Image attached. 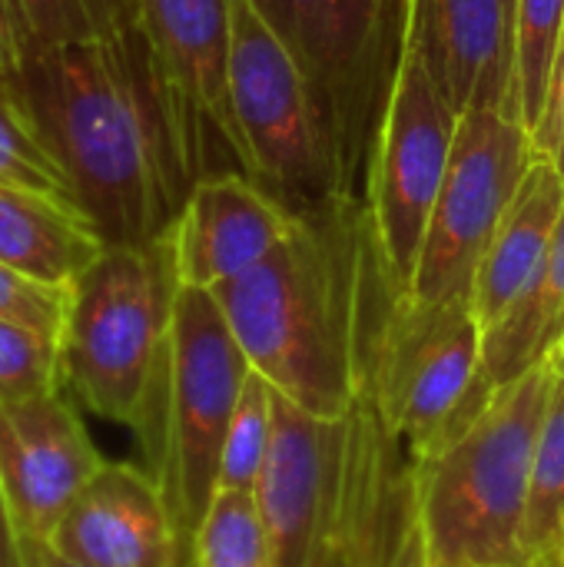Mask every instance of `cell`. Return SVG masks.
I'll return each mask as SVG.
<instances>
[{"label":"cell","instance_id":"obj_1","mask_svg":"<svg viewBox=\"0 0 564 567\" xmlns=\"http://www.w3.org/2000/svg\"><path fill=\"white\" fill-rule=\"evenodd\" d=\"M70 193L106 246L170 233L216 143L166 83L136 17L27 53L17 76Z\"/></svg>","mask_w":564,"mask_h":567},{"label":"cell","instance_id":"obj_2","mask_svg":"<svg viewBox=\"0 0 564 567\" xmlns=\"http://www.w3.org/2000/svg\"><path fill=\"white\" fill-rule=\"evenodd\" d=\"M362 203L302 213L253 269L209 289L243 349L279 395L322 419L356 402V286Z\"/></svg>","mask_w":564,"mask_h":567},{"label":"cell","instance_id":"obj_3","mask_svg":"<svg viewBox=\"0 0 564 567\" xmlns=\"http://www.w3.org/2000/svg\"><path fill=\"white\" fill-rule=\"evenodd\" d=\"M485 332L469 302H422L386 266L366 206L356 286V385L389 435L422 462L492 392Z\"/></svg>","mask_w":564,"mask_h":567},{"label":"cell","instance_id":"obj_4","mask_svg":"<svg viewBox=\"0 0 564 567\" xmlns=\"http://www.w3.org/2000/svg\"><path fill=\"white\" fill-rule=\"evenodd\" d=\"M552 359L485 402L412 465L422 567H525L529 482Z\"/></svg>","mask_w":564,"mask_h":567},{"label":"cell","instance_id":"obj_5","mask_svg":"<svg viewBox=\"0 0 564 567\" xmlns=\"http://www.w3.org/2000/svg\"><path fill=\"white\" fill-rule=\"evenodd\" d=\"M180 286L173 233L106 246L70 286L60 336V389L96 419L136 429L146 455L160 429Z\"/></svg>","mask_w":564,"mask_h":567},{"label":"cell","instance_id":"obj_6","mask_svg":"<svg viewBox=\"0 0 564 567\" xmlns=\"http://www.w3.org/2000/svg\"><path fill=\"white\" fill-rule=\"evenodd\" d=\"M253 365L243 355L216 296L180 286L170 326L160 432L150 452L180 548V567H193L196 532L219 488V462L239 392Z\"/></svg>","mask_w":564,"mask_h":567},{"label":"cell","instance_id":"obj_7","mask_svg":"<svg viewBox=\"0 0 564 567\" xmlns=\"http://www.w3.org/2000/svg\"><path fill=\"white\" fill-rule=\"evenodd\" d=\"M253 7L312 90L339 196L362 203L372 140L406 47L409 0H253Z\"/></svg>","mask_w":564,"mask_h":567},{"label":"cell","instance_id":"obj_8","mask_svg":"<svg viewBox=\"0 0 564 567\" xmlns=\"http://www.w3.org/2000/svg\"><path fill=\"white\" fill-rule=\"evenodd\" d=\"M229 103L253 179L299 216L342 199L312 90L253 0H233Z\"/></svg>","mask_w":564,"mask_h":567},{"label":"cell","instance_id":"obj_9","mask_svg":"<svg viewBox=\"0 0 564 567\" xmlns=\"http://www.w3.org/2000/svg\"><path fill=\"white\" fill-rule=\"evenodd\" d=\"M535 156L532 133L512 113L472 106L459 116L449 169L409 282L416 299L472 306L479 262Z\"/></svg>","mask_w":564,"mask_h":567},{"label":"cell","instance_id":"obj_10","mask_svg":"<svg viewBox=\"0 0 564 567\" xmlns=\"http://www.w3.org/2000/svg\"><path fill=\"white\" fill-rule=\"evenodd\" d=\"M459 113L406 43L366 173V216L392 276L409 289L449 169Z\"/></svg>","mask_w":564,"mask_h":567},{"label":"cell","instance_id":"obj_11","mask_svg":"<svg viewBox=\"0 0 564 567\" xmlns=\"http://www.w3.org/2000/svg\"><path fill=\"white\" fill-rule=\"evenodd\" d=\"M416 542L412 458L359 389L342 468L302 567H392Z\"/></svg>","mask_w":564,"mask_h":567},{"label":"cell","instance_id":"obj_12","mask_svg":"<svg viewBox=\"0 0 564 567\" xmlns=\"http://www.w3.org/2000/svg\"><path fill=\"white\" fill-rule=\"evenodd\" d=\"M103 465L63 389L0 409V492L17 535L50 542L66 508Z\"/></svg>","mask_w":564,"mask_h":567},{"label":"cell","instance_id":"obj_13","mask_svg":"<svg viewBox=\"0 0 564 567\" xmlns=\"http://www.w3.org/2000/svg\"><path fill=\"white\" fill-rule=\"evenodd\" d=\"M296 219L299 213L246 173L203 176L170 226L180 282L216 289L243 276L293 233Z\"/></svg>","mask_w":564,"mask_h":567},{"label":"cell","instance_id":"obj_14","mask_svg":"<svg viewBox=\"0 0 564 567\" xmlns=\"http://www.w3.org/2000/svg\"><path fill=\"white\" fill-rule=\"evenodd\" d=\"M136 23L180 103L246 173L229 103L233 0H136Z\"/></svg>","mask_w":564,"mask_h":567},{"label":"cell","instance_id":"obj_15","mask_svg":"<svg viewBox=\"0 0 564 567\" xmlns=\"http://www.w3.org/2000/svg\"><path fill=\"white\" fill-rule=\"evenodd\" d=\"M349 439L346 419H322L276 392L273 445L256 482V505L269 525L283 567H302Z\"/></svg>","mask_w":564,"mask_h":567},{"label":"cell","instance_id":"obj_16","mask_svg":"<svg viewBox=\"0 0 564 567\" xmlns=\"http://www.w3.org/2000/svg\"><path fill=\"white\" fill-rule=\"evenodd\" d=\"M512 0H409L406 43L462 116L472 106H509Z\"/></svg>","mask_w":564,"mask_h":567},{"label":"cell","instance_id":"obj_17","mask_svg":"<svg viewBox=\"0 0 564 567\" xmlns=\"http://www.w3.org/2000/svg\"><path fill=\"white\" fill-rule=\"evenodd\" d=\"M50 545L86 567H180L166 498L150 472L103 465L76 495Z\"/></svg>","mask_w":564,"mask_h":567},{"label":"cell","instance_id":"obj_18","mask_svg":"<svg viewBox=\"0 0 564 567\" xmlns=\"http://www.w3.org/2000/svg\"><path fill=\"white\" fill-rule=\"evenodd\" d=\"M564 213V176L552 159L535 156L512 206L505 209L472 286V312L482 332L495 329L525 296L542 269Z\"/></svg>","mask_w":564,"mask_h":567},{"label":"cell","instance_id":"obj_19","mask_svg":"<svg viewBox=\"0 0 564 567\" xmlns=\"http://www.w3.org/2000/svg\"><path fill=\"white\" fill-rule=\"evenodd\" d=\"M103 249V236L76 199L0 183V262L70 289Z\"/></svg>","mask_w":564,"mask_h":567},{"label":"cell","instance_id":"obj_20","mask_svg":"<svg viewBox=\"0 0 564 567\" xmlns=\"http://www.w3.org/2000/svg\"><path fill=\"white\" fill-rule=\"evenodd\" d=\"M564 342V213L542 269L509 316L485 332L482 369L489 385H505L545 365Z\"/></svg>","mask_w":564,"mask_h":567},{"label":"cell","instance_id":"obj_21","mask_svg":"<svg viewBox=\"0 0 564 567\" xmlns=\"http://www.w3.org/2000/svg\"><path fill=\"white\" fill-rule=\"evenodd\" d=\"M525 567H564V352L552 355V389L539 429L522 532Z\"/></svg>","mask_w":564,"mask_h":567},{"label":"cell","instance_id":"obj_22","mask_svg":"<svg viewBox=\"0 0 564 567\" xmlns=\"http://www.w3.org/2000/svg\"><path fill=\"white\" fill-rule=\"evenodd\" d=\"M564 40V0H515L512 17V113L529 133L539 126Z\"/></svg>","mask_w":564,"mask_h":567},{"label":"cell","instance_id":"obj_23","mask_svg":"<svg viewBox=\"0 0 564 567\" xmlns=\"http://www.w3.org/2000/svg\"><path fill=\"white\" fill-rule=\"evenodd\" d=\"M193 567H283L253 492H216L196 532Z\"/></svg>","mask_w":564,"mask_h":567},{"label":"cell","instance_id":"obj_24","mask_svg":"<svg viewBox=\"0 0 564 567\" xmlns=\"http://www.w3.org/2000/svg\"><path fill=\"white\" fill-rule=\"evenodd\" d=\"M0 183L70 196V179L43 140L17 80H0Z\"/></svg>","mask_w":564,"mask_h":567},{"label":"cell","instance_id":"obj_25","mask_svg":"<svg viewBox=\"0 0 564 567\" xmlns=\"http://www.w3.org/2000/svg\"><path fill=\"white\" fill-rule=\"evenodd\" d=\"M273 425H276V389L259 372H249L236 412L229 419L216 492H256V482L263 475L273 445Z\"/></svg>","mask_w":564,"mask_h":567},{"label":"cell","instance_id":"obj_26","mask_svg":"<svg viewBox=\"0 0 564 567\" xmlns=\"http://www.w3.org/2000/svg\"><path fill=\"white\" fill-rule=\"evenodd\" d=\"M27 53L106 37L136 17V0H13Z\"/></svg>","mask_w":564,"mask_h":567},{"label":"cell","instance_id":"obj_27","mask_svg":"<svg viewBox=\"0 0 564 567\" xmlns=\"http://www.w3.org/2000/svg\"><path fill=\"white\" fill-rule=\"evenodd\" d=\"M60 392V342L0 319V409Z\"/></svg>","mask_w":564,"mask_h":567},{"label":"cell","instance_id":"obj_28","mask_svg":"<svg viewBox=\"0 0 564 567\" xmlns=\"http://www.w3.org/2000/svg\"><path fill=\"white\" fill-rule=\"evenodd\" d=\"M66 286L40 282L7 262H0V319L20 322L27 329H37L60 342L63 322H66Z\"/></svg>","mask_w":564,"mask_h":567},{"label":"cell","instance_id":"obj_29","mask_svg":"<svg viewBox=\"0 0 564 567\" xmlns=\"http://www.w3.org/2000/svg\"><path fill=\"white\" fill-rule=\"evenodd\" d=\"M535 150L552 159L564 176V40L555 60V73H552V86L545 96V110L539 116V126L532 130Z\"/></svg>","mask_w":564,"mask_h":567},{"label":"cell","instance_id":"obj_30","mask_svg":"<svg viewBox=\"0 0 564 567\" xmlns=\"http://www.w3.org/2000/svg\"><path fill=\"white\" fill-rule=\"evenodd\" d=\"M27 60V37L13 0H0V80H17Z\"/></svg>","mask_w":564,"mask_h":567},{"label":"cell","instance_id":"obj_31","mask_svg":"<svg viewBox=\"0 0 564 567\" xmlns=\"http://www.w3.org/2000/svg\"><path fill=\"white\" fill-rule=\"evenodd\" d=\"M20 555H23V567H86L80 561H70L66 555H60L50 542L27 538V535H20Z\"/></svg>","mask_w":564,"mask_h":567},{"label":"cell","instance_id":"obj_32","mask_svg":"<svg viewBox=\"0 0 564 567\" xmlns=\"http://www.w3.org/2000/svg\"><path fill=\"white\" fill-rule=\"evenodd\" d=\"M0 567H23L20 535H17V525H13L3 492H0Z\"/></svg>","mask_w":564,"mask_h":567},{"label":"cell","instance_id":"obj_33","mask_svg":"<svg viewBox=\"0 0 564 567\" xmlns=\"http://www.w3.org/2000/svg\"><path fill=\"white\" fill-rule=\"evenodd\" d=\"M392 567H422V551H419V542H416V545H412V548H409V551H406V555H402V558H399V561H396Z\"/></svg>","mask_w":564,"mask_h":567},{"label":"cell","instance_id":"obj_34","mask_svg":"<svg viewBox=\"0 0 564 567\" xmlns=\"http://www.w3.org/2000/svg\"><path fill=\"white\" fill-rule=\"evenodd\" d=\"M562 352H564V342H562Z\"/></svg>","mask_w":564,"mask_h":567},{"label":"cell","instance_id":"obj_35","mask_svg":"<svg viewBox=\"0 0 564 567\" xmlns=\"http://www.w3.org/2000/svg\"><path fill=\"white\" fill-rule=\"evenodd\" d=\"M512 3H515V0H512Z\"/></svg>","mask_w":564,"mask_h":567}]
</instances>
